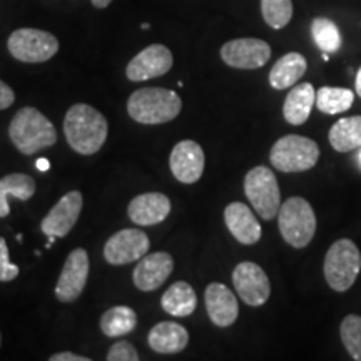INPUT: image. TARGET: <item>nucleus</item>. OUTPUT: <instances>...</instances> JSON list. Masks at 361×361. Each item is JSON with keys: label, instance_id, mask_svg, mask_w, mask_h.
I'll return each mask as SVG.
<instances>
[{"label": "nucleus", "instance_id": "27", "mask_svg": "<svg viewBox=\"0 0 361 361\" xmlns=\"http://www.w3.org/2000/svg\"><path fill=\"white\" fill-rule=\"evenodd\" d=\"M355 92L343 87H322L316 92V107L323 114L335 116L346 112L353 106Z\"/></svg>", "mask_w": 361, "mask_h": 361}, {"label": "nucleus", "instance_id": "31", "mask_svg": "<svg viewBox=\"0 0 361 361\" xmlns=\"http://www.w3.org/2000/svg\"><path fill=\"white\" fill-rule=\"evenodd\" d=\"M19 266L12 264L8 259V246L6 239L0 238V281L7 283L19 276Z\"/></svg>", "mask_w": 361, "mask_h": 361}, {"label": "nucleus", "instance_id": "12", "mask_svg": "<svg viewBox=\"0 0 361 361\" xmlns=\"http://www.w3.org/2000/svg\"><path fill=\"white\" fill-rule=\"evenodd\" d=\"M89 278V256L87 251L82 247H78L67 256L64 268L61 271L59 276L57 286H56V296L62 303H71L75 301L84 291L85 283Z\"/></svg>", "mask_w": 361, "mask_h": 361}, {"label": "nucleus", "instance_id": "30", "mask_svg": "<svg viewBox=\"0 0 361 361\" xmlns=\"http://www.w3.org/2000/svg\"><path fill=\"white\" fill-rule=\"evenodd\" d=\"M341 341L348 350L351 358L361 361V316L348 314L341 322L340 328Z\"/></svg>", "mask_w": 361, "mask_h": 361}, {"label": "nucleus", "instance_id": "10", "mask_svg": "<svg viewBox=\"0 0 361 361\" xmlns=\"http://www.w3.org/2000/svg\"><path fill=\"white\" fill-rule=\"evenodd\" d=\"M151 241L141 229H123L112 234L104 246V258L109 264H129L147 255Z\"/></svg>", "mask_w": 361, "mask_h": 361}, {"label": "nucleus", "instance_id": "35", "mask_svg": "<svg viewBox=\"0 0 361 361\" xmlns=\"http://www.w3.org/2000/svg\"><path fill=\"white\" fill-rule=\"evenodd\" d=\"M37 169L42 171V173H45V171L51 169V162H49V159H44V157H40V159L37 161Z\"/></svg>", "mask_w": 361, "mask_h": 361}, {"label": "nucleus", "instance_id": "9", "mask_svg": "<svg viewBox=\"0 0 361 361\" xmlns=\"http://www.w3.org/2000/svg\"><path fill=\"white\" fill-rule=\"evenodd\" d=\"M233 284L239 298L250 306H261L268 301L271 284L268 274L252 261L239 263L233 271Z\"/></svg>", "mask_w": 361, "mask_h": 361}, {"label": "nucleus", "instance_id": "22", "mask_svg": "<svg viewBox=\"0 0 361 361\" xmlns=\"http://www.w3.org/2000/svg\"><path fill=\"white\" fill-rule=\"evenodd\" d=\"M308 69L306 59L300 52H290L283 56L269 72V84L276 90L293 87L298 80L303 78Z\"/></svg>", "mask_w": 361, "mask_h": 361}, {"label": "nucleus", "instance_id": "19", "mask_svg": "<svg viewBox=\"0 0 361 361\" xmlns=\"http://www.w3.org/2000/svg\"><path fill=\"white\" fill-rule=\"evenodd\" d=\"M224 221L229 233L238 239L241 245L251 246L261 239V224L255 218L252 211L243 202H231L224 209Z\"/></svg>", "mask_w": 361, "mask_h": 361}, {"label": "nucleus", "instance_id": "16", "mask_svg": "<svg viewBox=\"0 0 361 361\" xmlns=\"http://www.w3.org/2000/svg\"><path fill=\"white\" fill-rule=\"evenodd\" d=\"M174 268V261L168 252H152L141 258L134 268L133 281L141 291H154L166 283Z\"/></svg>", "mask_w": 361, "mask_h": 361}, {"label": "nucleus", "instance_id": "2", "mask_svg": "<svg viewBox=\"0 0 361 361\" xmlns=\"http://www.w3.org/2000/svg\"><path fill=\"white\" fill-rule=\"evenodd\" d=\"M8 135L22 154H35L57 141V130L51 121L35 107H24L13 116Z\"/></svg>", "mask_w": 361, "mask_h": 361}, {"label": "nucleus", "instance_id": "26", "mask_svg": "<svg viewBox=\"0 0 361 361\" xmlns=\"http://www.w3.org/2000/svg\"><path fill=\"white\" fill-rule=\"evenodd\" d=\"M137 324V314L129 306H114L107 310L101 318V329L106 336L119 338L134 331Z\"/></svg>", "mask_w": 361, "mask_h": 361}, {"label": "nucleus", "instance_id": "1", "mask_svg": "<svg viewBox=\"0 0 361 361\" xmlns=\"http://www.w3.org/2000/svg\"><path fill=\"white\" fill-rule=\"evenodd\" d=\"M64 134L75 152L96 154L107 139V121L89 104H75L66 114Z\"/></svg>", "mask_w": 361, "mask_h": 361}, {"label": "nucleus", "instance_id": "38", "mask_svg": "<svg viewBox=\"0 0 361 361\" xmlns=\"http://www.w3.org/2000/svg\"><path fill=\"white\" fill-rule=\"evenodd\" d=\"M358 161L361 162V149H360V154H358Z\"/></svg>", "mask_w": 361, "mask_h": 361}, {"label": "nucleus", "instance_id": "37", "mask_svg": "<svg viewBox=\"0 0 361 361\" xmlns=\"http://www.w3.org/2000/svg\"><path fill=\"white\" fill-rule=\"evenodd\" d=\"M111 2H112V0H92L94 7H97V8H106Z\"/></svg>", "mask_w": 361, "mask_h": 361}, {"label": "nucleus", "instance_id": "28", "mask_svg": "<svg viewBox=\"0 0 361 361\" xmlns=\"http://www.w3.org/2000/svg\"><path fill=\"white\" fill-rule=\"evenodd\" d=\"M311 35H313L314 44L318 45L319 51L326 54L338 52L343 44L338 25L333 20L326 19V17H316L311 22Z\"/></svg>", "mask_w": 361, "mask_h": 361}, {"label": "nucleus", "instance_id": "17", "mask_svg": "<svg viewBox=\"0 0 361 361\" xmlns=\"http://www.w3.org/2000/svg\"><path fill=\"white\" fill-rule=\"evenodd\" d=\"M206 310L211 322L219 328H228L238 319L239 306L234 293L221 283H211L204 293Z\"/></svg>", "mask_w": 361, "mask_h": 361}, {"label": "nucleus", "instance_id": "13", "mask_svg": "<svg viewBox=\"0 0 361 361\" xmlns=\"http://www.w3.org/2000/svg\"><path fill=\"white\" fill-rule=\"evenodd\" d=\"M173 67V54L166 45L152 44L129 62L126 74L133 82H142L168 74Z\"/></svg>", "mask_w": 361, "mask_h": 361}, {"label": "nucleus", "instance_id": "23", "mask_svg": "<svg viewBox=\"0 0 361 361\" xmlns=\"http://www.w3.org/2000/svg\"><path fill=\"white\" fill-rule=\"evenodd\" d=\"M35 194V180L30 176L22 173L8 174L0 179V218H7L11 214L8 200L27 201Z\"/></svg>", "mask_w": 361, "mask_h": 361}, {"label": "nucleus", "instance_id": "8", "mask_svg": "<svg viewBox=\"0 0 361 361\" xmlns=\"http://www.w3.org/2000/svg\"><path fill=\"white\" fill-rule=\"evenodd\" d=\"M8 52L17 61L37 64L54 57L59 51V40L52 34L39 29H19L12 32L7 42Z\"/></svg>", "mask_w": 361, "mask_h": 361}, {"label": "nucleus", "instance_id": "7", "mask_svg": "<svg viewBox=\"0 0 361 361\" xmlns=\"http://www.w3.org/2000/svg\"><path fill=\"white\" fill-rule=\"evenodd\" d=\"M245 192L251 206L264 221L276 218L281 207V194L276 176L269 168H252L245 178Z\"/></svg>", "mask_w": 361, "mask_h": 361}, {"label": "nucleus", "instance_id": "11", "mask_svg": "<svg viewBox=\"0 0 361 361\" xmlns=\"http://www.w3.org/2000/svg\"><path fill=\"white\" fill-rule=\"evenodd\" d=\"M221 57L234 69H259L271 57V47L261 39H234L221 47Z\"/></svg>", "mask_w": 361, "mask_h": 361}, {"label": "nucleus", "instance_id": "6", "mask_svg": "<svg viewBox=\"0 0 361 361\" xmlns=\"http://www.w3.org/2000/svg\"><path fill=\"white\" fill-rule=\"evenodd\" d=\"M319 159V147L313 139L290 134L278 139L271 147L269 161L281 173H301L314 168Z\"/></svg>", "mask_w": 361, "mask_h": 361}, {"label": "nucleus", "instance_id": "20", "mask_svg": "<svg viewBox=\"0 0 361 361\" xmlns=\"http://www.w3.org/2000/svg\"><path fill=\"white\" fill-rule=\"evenodd\" d=\"M149 346L161 355H174L183 351L189 343L188 329L174 322H162L149 331Z\"/></svg>", "mask_w": 361, "mask_h": 361}, {"label": "nucleus", "instance_id": "33", "mask_svg": "<svg viewBox=\"0 0 361 361\" xmlns=\"http://www.w3.org/2000/svg\"><path fill=\"white\" fill-rule=\"evenodd\" d=\"M13 101H16V94H13V90L8 87L6 82L0 80V111L8 109V107L13 104Z\"/></svg>", "mask_w": 361, "mask_h": 361}, {"label": "nucleus", "instance_id": "39", "mask_svg": "<svg viewBox=\"0 0 361 361\" xmlns=\"http://www.w3.org/2000/svg\"><path fill=\"white\" fill-rule=\"evenodd\" d=\"M0 345H2V335H0Z\"/></svg>", "mask_w": 361, "mask_h": 361}, {"label": "nucleus", "instance_id": "36", "mask_svg": "<svg viewBox=\"0 0 361 361\" xmlns=\"http://www.w3.org/2000/svg\"><path fill=\"white\" fill-rule=\"evenodd\" d=\"M355 87H356V94L361 97V67L360 71L356 72V82H355Z\"/></svg>", "mask_w": 361, "mask_h": 361}, {"label": "nucleus", "instance_id": "25", "mask_svg": "<svg viewBox=\"0 0 361 361\" xmlns=\"http://www.w3.org/2000/svg\"><path fill=\"white\" fill-rule=\"evenodd\" d=\"M329 144L338 152H350L361 147V116L343 117L329 129Z\"/></svg>", "mask_w": 361, "mask_h": 361}, {"label": "nucleus", "instance_id": "18", "mask_svg": "<svg viewBox=\"0 0 361 361\" xmlns=\"http://www.w3.org/2000/svg\"><path fill=\"white\" fill-rule=\"evenodd\" d=\"M171 213V201L166 194L146 192L135 196L129 202L128 214L133 223L139 226L159 224Z\"/></svg>", "mask_w": 361, "mask_h": 361}, {"label": "nucleus", "instance_id": "14", "mask_svg": "<svg viewBox=\"0 0 361 361\" xmlns=\"http://www.w3.org/2000/svg\"><path fill=\"white\" fill-rule=\"evenodd\" d=\"M82 194L79 191H71L64 194L57 204L45 216L40 229L45 236L66 238L78 223L80 209H82Z\"/></svg>", "mask_w": 361, "mask_h": 361}, {"label": "nucleus", "instance_id": "15", "mask_svg": "<svg viewBox=\"0 0 361 361\" xmlns=\"http://www.w3.org/2000/svg\"><path fill=\"white\" fill-rule=\"evenodd\" d=\"M204 151L196 141H180L171 152L169 164L174 178L184 184H192L204 173Z\"/></svg>", "mask_w": 361, "mask_h": 361}, {"label": "nucleus", "instance_id": "3", "mask_svg": "<svg viewBox=\"0 0 361 361\" xmlns=\"http://www.w3.org/2000/svg\"><path fill=\"white\" fill-rule=\"evenodd\" d=\"M183 101L174 90L144 87L135 90L128 101V112L139 124H164L178 117Z\"/></svg>", "mask_w": 361, "mask_h": 361}, {"label": "nucleus", "instance_id": "5", "mask_svg": "<svg viewBox=\"0 0 361 361\" xmlns=\"http://www.w3.org/2000/svg\"><path fill=\"white\" fill-rule=\"evenodd\" d=\"M279 233L293 247H306L316 233V214L305 197L295 196L284 201L278 213Z\"/></svg>", "mask_w": 361, "mask_h": 361}, {"label": "nucleus", "instance_id": "24", "mask_svg": "<svg viewBox=\"0 0 361 361\" xmlns=\"http://www.w3.org/2000/svg\"><path fill=\"white\" fill-rule=\"evenodd\" d=\"M161 305L166 313L178 316V318H186V316L196 311L197 298L191 284L186 281H178L171 284L169 290L162 295Z\"/></svg>", "mask_w": 361, "mask_h": 361}, {"label": "nucleus", "instance_id": "4", "mask_svg": "<svg viewBox=\"0 0 361 361\" xmlns=\"http://www.w3.org/2000/svg\"><path fill=\"white\" fill-rule=\"evenodd\" d=\"M324 278L338 293L348 291L361 271V252L351 239H338L324 256Z\"/></svg>", "mask_w": 361, "mask_h": 361}, {"label": "nucleus", "instance_id": "34", "mask_svg": "<svg viewBox=\"0 0 361 361\" xmlns=\"http://www.w3.org/2000/svg\"><path fill=\"white\" fill-rule=\"evenodd\" d=\"M51 361H90V358H87V356H79L75 353H69V351H66V353L52 355Z\"/></svg>", "mask_w": 361, "mask_h": 361}, {"label": "nucleus", "instance_id": "32", "mask_svg": "<svg viewBox=\"0 0 361 361\" xmlns=\"http://www.w3.org/2000/svg\"><path fill=\"white\" fill-rule=\"evenodd\" d=\"M107 361H139V353L129 341H117L111 346Z\"/></svg>", "mask_w": 361, "mask_h": 361}, {"label": "nucleus", "instance_id": "29", "mask_svg": "<svg viewBox=\"0 0 361 361\" xmlns=\"http://www.w3.org/2000/svg\"><path fill=\"white\" fill-rule=\"evenodd\" d=\"M261 12L271 29H283L290 24L293 17L291 0H261Z\"/></svg>", "mask_w": 361, "mask_h": 361}, {"label": "nucleus", "instance_id": "21", "mask_svg": "<svg viewBox=\"0 0 361 361\" xmlns=\"http://www.w3.org/2000/svg\"><path fill=\"white\" fill-rule=\"evenodd\" d=\"M316 104V90L313 84L305 82L295 85L286 96L283 106V116L291 126H301L310 119L311 109Z\"/></svg>", "mask_w": 361, "mask_h": 361}]
</instances>
